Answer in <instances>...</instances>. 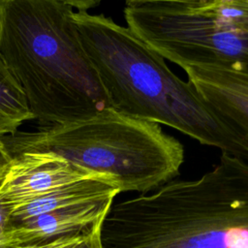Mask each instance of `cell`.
<instances>
[{
    "label": "cell",
    "mask_w": 248,
    "mask_h": 248,
    "mask_svg": "<svg viewBox=\"0 0 248 248\" xmlns=\"http://www.w3.org/2000/svg\"><path fill=\"white\" fill-rule=\"evenodd\" d=\"M33 119L21 85L0 54V138L17 133L24 122Z\"/></svg>",
    "instance_id": "9"
},
{
    "label": "cell",
    "mask_w": 248,
    "mask_h": 248,
    "mask_svg": "<svg viewBox=\"0 0 248 248\" xmlns=\"http://www.w3.org/2000/svg\"><path fill=\"white\" fill-rule=\"evenodd\" d=\"M73 19L111 108L169 126L221 153L248 158V138L127 26L87 10L75 11Z\"/></svg>",
    "instance_id": "1"
},
{
    "label": "cell",
    "mask_w": 248,
    "mask_h": 248,
    "mask_svg": "<svg viewBox=\"0 0 248 248\" xmlns=\"http://www.w3.org/2000/svg\"><path fill=\"white\" fill-rule=\"evenodd\" d=\"M103 248H248V158L228 153L193 179L114 202Z\"/></svg>",
    "instance_id": "2"
},
{
    "label": "cell",
    "mask_w": 248,
    "mask_h": 248,
    "mask_svg": "<svg viewBox=\"0 0 248 248\" xmlns=\"http://www.w3.org/2000/svg\"><path fill=\"white\" fill-rule=\"evenodd\" d=\"M10 154L52 152L114 179L121 193H149L176 179L183 144L161 125L113 108L74 122L1 138Z\"/></svg>",
    "instance_id": "4"
},
{
    "label": "cell",
    "mask_w": 248,
    "mask_h": 248,
    "mask_svg": "<svg viewBox=\"0 0 248 248\" xmlns=\"http://www.w3.org/2000/svg\"><path fill=\"white\" fill-rule=\"evenodd\" d=\"M69 0H0V54L37 119L58 125L111 108Z\"/></svg>",
    "instance_id": "3"
},
{
    "label": "cell",
    "mask_w": 248,
    "mask_h": 248,
    "mask_svg": "<svg viewBox=\"0 0 248 248\" xmlns=\"http://www.w3.org/2000/svg\"><path fill=\"white\" fill-rule=\"evenodd\" d=\"M114 201H99L51 210L23 220H10L8 248L43 242L88 231L103 223Z\"/></svg>",
    "instance_id": "7"
},
{
    "label": "cell",
    "mask_w": 248,
    "mask_h": 248,
    "mask_svg": "<svg viewBox=\"0 0 248 248\" xmlns=\"http://www.w3.org/2000/svg\"><path fill=\"white\" fill-rule=\"evenodd\" d=\"M95 173L52 152H24L13 157L0 202L12 208Z\"/></svg>",
    "instance_id": "6"
},
{
    "label": "cell",
    "mask_w": 248,
    "mask_h": 248,
    "mask_svg": "<svg viewBox=\"0 0 248 248\" xmlns=\"http://www.w3.org/2000/svg\"><path fill=\"white\" fill-rule=\"evenodd\" d=\"M96 227H94V228H96ZM94 228H92L88 231H85V232H77V233H73V234H69V235H64V236H61V237L54 238V239H50V240H46V241H43V242H38V243H33V244H29V245L16 246V247H13V248H74Z\"/></svg>",
    "instance_id": "11"
},
{
    "label": "cell",
    "mask_w": 248,
    "mask_h": 248,
    "mask_svg": "<svg viewBox=\"0 0 248 248\" xmlns=\"http://www.w3.org/2000/svg\"><path fill=\"white\" fill-rule=\"evenodd\" d=\"M183 70L202 97L248 138V71L212 66H190Z\"/></svg>",
    "instance_id": "8"
},
{
    "label": "cell",
    "mask_w": 248,
    "mask_h": 248,
    "mask_svg": "<svg viewBox=\"0 0 248 248\" xmlns=\"http://www.w3.org/2000/svg\"><path fill=\"white\" fill-rule=\"evenodd\" d=\"M102 224L94 228L74 248H103L101 240Z\"/></svg>",
    "instance_id": "12"
},
{
    "label": "cell",
    "mask_w": 248,
    "mask_h": 248,
    "mask_svg": "<svg viewBox=\"0 0 248 248\" xmlns=\"http://www.w3.org/2000/svg\"><path fill=\"white\" fill-rule=\"evenodd\" d=\"M123 15L135 35L182 69L248 71V33L219 13L216 0H130Z\"/></svg>",
    "instance_id": "5"
},
{
    "label": "cell",
    "mask_w": 248,
    "mask_h": 248,
    "mask_svg": "<svg viewBox=\"0 0 248 248\" xmlns=\"http://www.w3.org/2000/svg\"><path fill=\"white\" fill-rule=\"evenodd\" d=\"M216 6L225 18L248 33V0H216Z\"/></svg>",
    "instance_id": "10"
},
{
    "label": "cell",
    "mask_w": 248,
    "mask_h": 248,
    "mask_svg": "<svg viewBox=\"0 0 248 248\" xmlns=\"http://www.w3.org/2000/svg\"><path fill=\"white\" fill-rule=\"evenodd\" d=\"M10 218V208L0 202V248H8L6 243V230Z\"/></svg>",
    "instance_id": "14"
},
{
    "label": "cell",
    "mask_w": 248,
    "mask_h": 248,
    "mask_svg": "<svg viewBox=\"0 0 248 248\" xmlns=\"http://www.w3.org/2000/svg\"><path fill=\"white\" fill-rule=\"evenodd\" d=\"M13 162V156L7 149L4 141L0 138V185L2 184L6 174Z\"/></svg>",
    "instance_id": "13"
}]
</instances>
